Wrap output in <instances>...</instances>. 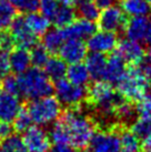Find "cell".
<instances>
[{
  "label": "cell",
  "mask_w": 151,
  "mask_h": 152,
  "mask_svg": "<svg viewBox=\"0 0 151 152\" xmlns=\"http://www.w3.org/2000/svg\"><path fill=\"white\" fill-rule=\"evenodd\" d=\"M58 121L66 132L68 145L79 150L87 148L97 128V120L93 115L84 113L82 106L66 108Z\"/></svg>",
  "instance_id": "1"
},
{
  "label": "cell",
  "mask_w": 151,
  "mask_h": 152,
  "mask_svg": "<svg viewBox=\"0 0 151 152\" xmlns=\"http://www.w3.org/2000/svg\"><path fill=\"white\" fill-rule=\"evenodd\" d=\"M123 99L125 98H122L120 93L109 82L97 80L90 86H87L84 104L90 109L95 110L96 114L103 120L98 124H109L112 123L109 121V119H114V111Z\"/></svg>",
  "instance_id": "2"
},
{
  "label": "cell",
  "mask_w": 151,
  "mask_h": 152,
  "mask_svg": "<svg viewBox=\"0 0 151 152\" xmlns=\"http://www.w3.org/2000/svg\"><path fill=\"white\" fill-rule=\"evenodd\" d=\"M20 97L27 100H36L49 97L55 91L52 81L48 78L46 72L41 69L32 67L17 77Z\"/></svg>",
  "instance_id": "3"
},
{
  "label": "cell",
  "mask_w": 151,
  "mask_h": 152,
  "mask_svg": "<svg viewBox=\"0 0 151 152\" xmlns=\"http://www.w3.org/2000/svg\"><path fill=\"white\" fill-rule=\"evenodd\" d=\"M116 90L126 100L137 103L147 92L148 82L141 68L138 66H128L125 76L116 85Z\"/></svg>",
  "instance_id": "4"
},
{
  "label": "cell",
  "mask_w": 151,
  "mask_h": 152,
  "mask_svg": "<svg viewBox=\"0 0 151 152\" xmlns=\"http://www.w3.org/2000/svg\"><path fill=\"white\" fill-rule=\"evenodd\" d=\"M25 104L29 111L32 122L39 127L56 122L62 112L61 103L52 96L31 100Z\"/></svg>",
  "instance_id": "5"
},
{
  "label": "cell",
  "mask_w": 151,
  "mask_h": 152,
  "mask_svg": "<svg viewBox=\"0 0 151 152\" xmlns=\"http://www.w3.org/2000/svg\"><path fill=\"white\" fill-rule=\"evenodd\" d=\"M121 123L98 124L90 139V149L92 152H120L119 128Z\"/></svg>",
  "instance_id": "6"
},
{
  "label": "cell",
  "mask_w": 151,
  "mask_h": 152,
  "mask_svg": "<svg viewBox=\"0 0 151 152\" xmlns=\"http://www.w3.org/2000/svg\"><path fill=\"white\" fill-rule=\"evenodd\" d=\"M55 92L60 103L66 108L80 107L84 103L87 96V87L76 86L65 78L55 82Z\"/></svg>",
  "instance_id": "7"
},
{
  "label": "cell",
  "mask_w": 151,
  "mask_h": 152,
  "mask_svg": "<svg viewBox=\"0 0 151 152\" xmlns=\"http://www.w3.org/2000/svg\"><path fill=\"white\" fill-rule=\"evenodd\" d=\"M128 16L120 8L116 6H110L102 9L97 20V27L102 31L109 32H125Z\"/></svg>",
  "instance_id": "8"
},
{
  "label": "cell",
  "mask_w": 151,
  "mask_h": 152,
  "mask_svg": "<svg viewBox=\"0 0 151 152\" xmlns=\"http://www.w3.org/2000/svg\"><path fill=\"white\" fill-rule=\"evenodd\" d=\"M125 34L128 39L149 48L151 46V18L141 16L128 19Z\"/></svg>",
  "instance_id": "9"
},
{
  "label": "cell",
  "mask_w": 151,
  "mask_h": 152,
  "mask_svg": "<svg viewBox=\"0 0 151 152\" xmlns=\"http://www.w3.org/2000/svg\"><path fill=\"white\" fill-rule=\"evenodd\" d=\"M8 31L12 37L15 46L18 48L30 50L32 47L39 43V37H37L26 25L25 16L22 13H19L15 18Z\"/></svg>",
  "instance_id": "10"
},
{
  "label": "cell",
  "mask_w": 151,
  "mask_h": 152,
  "mask_svg": "<svg viewBox=\"0 0 151 152\" xmlns=\"http://www.w3.org/2000/svg\"><path fill=\"white\" fill-rule=\"evenodd\" d=\"M117 51L120 53L128 66H140L146 60V51L140 43L130 39H120L117 45Z\"/></svg>",
  "instance_id": "11"
},
{
  "label": "cell",
  "mask_w": 151,
  "mask_h": 152,
  "mask_svg": "<svg viewBox=\"0 0 151 152\" xmlns=\"http://www.w3.org/2000/svg\"><path fill=\"white\" fill-rule=\"evenodd\" d=\"M22 140L29 152H47L50 149V137L39 126L30 127L23 132Z\"/></svg>",
  "instance_id": "12"
},
{
  "label": "cell",
  "mask_w": 151,
  "mask_h": 152,
  "mask_svg": "<svg viewBox=\"0 0 151 152\" xmlns=\"http://www.w3.org/2000/svg\"><path fill=\"white\" fill-rule=\"evenodd\" d=\"M118 37L114 32L109 31H98L90 36L87 40V48L91 52H100V53H108L112 52L118 45Z\"/></svg>",
  "instance_id": "13"
},
{
  "label": "cell",
  "mask_w": 151,
  "mask_h": 152,
  "mask_svg": "<svg viewBox=\"0 0 151 152\" xmlns=\"http://www.w3.org/2000/svg\"><path fill=\"white\" fill-rule=\"evenodd\" d=\"M87 45L79 39H68L59 49L58 55L68 64L81 62L87 57Z\"/></svg>",
  "instance_id": "14"
},
{
  "label": "cell",
  "mask_w": 151,
  "mask_h": 152,
  "mask_svg": "<svg viewBox=\"0 0 151 152\" xmlns=\"http://www.w3.org/2000/svg\"><path fill=\"white\" fill-rule=\"evenodd\" d=\"M127 68H128L127 62L123 60L120 53L114 49L110 53L107 60V67H106L103 80L109 82L110 85L116 86L122 77L125 76Z\"/></svg>",
  "instance_id": "15"
},
{
  "label": "cell",
  "mask_w": 151,
  "mask_h": 152,
  "mask_svg": "<svg viewBox=\"0 0 151 152\" xmlns=\"http://www.w3.org/2000/svg\"><path fill=\"white\" fill-rule=\"evenodd\" d=\"M97 25L92 21H89L86 19H76L71 25L67 26L65 28H60L65 40L68 39H82L89 38L97 31Z\"/></svg>",
  "instance_id": "16"
},
{
  "label": "cell",
  "mask_w": 151,
  "mask_h": 152,
  "mask_svg": "<svg viewBox=\"0 0 151 152\" xmlns=\"http://www.w3.org/2000/svg\"><path fill=\"white\" fill-rule=\"evenodd\" d=\"M20 108L19 98L4 90L0 91V121L8 123L13 122Z\"/></svg>",
  "instance_id": "17"
},
{
  "label": "cell",
  "mask_w": 151,
  "mask_h": 152,
  "mask_svg": "<svg viewBox=\"0 0 151 152\" xmlns=\"http://www.w3.org/2000/svg\"><path fill=\"white\" fill-rule=\"evenodd\" d=\"M107 60V56L100 52H91L86 57V67L88 69L90 78H92L95 81L103 80Z\"/></svg>",
  "instance_id": "18"
},
{
  "label": "cell",
  "mask_w": 151,
  "mask_h": 152,
  "mask_svg": "<svg viewBox=\"0 0 151 152\" xmlns=\"http://www.w3.org/2000/svg\"><path fill=\"white\" fill-rule=\"evenodd\" d=\"M121 10L128 17L150 16L151 4L147 0H119Z\"/></svg>",
  "instance_id": "19"
},
{
  "label": "cell",
  "mask_w": 151,
  "mask_h": 152,
  "mask_svg": "<svg viewBox=\"0 0 151 152\" xmlns=\"http://www.w3.org/2000/svg\"><path fill=\"white\" fill-rule=\"evenodd\" d=\"M9 61L11 71H13L16 75H21L29 69L31 64L29 51L22 48H16L9 55Z\"/></svg>",
  "instance_id": "20"
},
{
  "label": "cell",
  "mask_w": 151,
  "mask_h": 152,
  "mask_svg": "<svg viewBox=\"0 0 151 152\" xmlns=\"http://www.w3.org/2000/svg\"><path fill=\"white\" fill-rule=\"evenodd\" d=\"M67 68L65 60L61 59L59 56L52 55L51 57H49L45 66V72L52 82H57L66 77Z\"/></svg>",
  "instance_id": "21"
},
{
  "label": "cell",
  "mask_w": 151,
  "mask_h": 152,
  "mask_svg": "<svg viewBox=\"0 0 151 152\" xmlns=\"http://www.w3.org/2000/svg\"><path fill=\"white\" fill-rule=\"evenodd\" d=\"M25 21L26 25L28 26V28L37 37H42L48 30L50 29V19H48L41 13H38L37 11L26 13Z\"/></svg>",
  "instance_id": "22"
},
{
  "label": "cell",
  "mask_w": 151,
  "mask_h": 152,
  "mask_svg": "<svg viewBox=\"0 0 151 152\" xmlns=\"http://www.w3.org/2000/svg\"><path fill=\"white\" fill-rule=\"evenodd\" d=\"M119 135L121 144L120 152H141V142L133 134V132L130 130L129 127L120 124Z\"/></svg>",
  "instance_id": "23"
},
{
  "label": "cell",
  "mask_w": 151,
  "mask_h": 152,
  "mask_svg": "<svg viewBox=\"0 0 151 152\" xmlns=\"http://www.w3.org/2000/svg\"><path fill=\"white\" fill-rule=\"evenodd\" d=\"M66 76L69 82L76 86H81V87H87V85L89 83V79H90L88 69L86 67V64L82 62L70 64L67 68Z\"/></svg>",
  "instance_id": "24"
},
{
  "label": "cell",
  "mask_w": 151,
  "mask_h": 152,
  "mask_svg": "<svg viewBox=\"0 0 151 152\" xmlns=\"http://www.w3.org/2000/svg\"><path fill=\"white\" fill-rule=\"evenodd\" d=\"M66 41L62 36L60 28L48 30L46 34L42 36V46L46 48L48 52L51 55H58L59 49Z\"/></svg>",
  "instance_id": "25"
},
{
  "label": "cell",
  "mask_w": 151,
  "mask_h": 152,
  "mask_svg": "<svg viewBox=\"0 0 151 152\" xmlns=\"http://www.w3.org/2000/svg\"><path fill=\"white\" fill-rule=\"evenodd\" d=\"M17 16V9L10 4L9 0H0V32L9 30Z\"/></svg>",
  "instance_id": "26"
},
{
  "label": "cell",
  "mask_w": 151,
  "mask_h": 152,
  "mask_svg": "<svg viewBox=\"0 0 151 152\" xmlns=\"http://www.w3.org/2000/svg\"><path fill=\"white\" fill-rule=\"evenodd\" d=\"M76 19H77L76 9L70 6H61L56 11L55 16L51 20L56 28H65L67 26L71 25Z\"/></svg>",
  "instance_id": "27"
},
{
  "label": "cell",
  "mask_w": 151,
  "mask_h": 152,
  "mask_svg": "<svg viewBox=\"0 0 151 152\" xmlns=\"http://www.w3.org/2000/svg\"><path fill=\"white\" fill-rule=\"evenodd\" d=\"M0 152H29L23 140L19 134H11L1 140Z\"/></svg>",
  "instance_id": "28"
},
{
  "label": "cell",
  "mask_w": 151,
  "mask_h": 152,
  "mask_svg": "<svg viewBox=\"0 0 151 152\" xmlns=\"http://www.w3.org/2000/svg\"><path fill=\"white\" fill-rule=\"evenodd\" d=\"M76 13L80 18L92 22L98 20V17L100 15L98 6L95 2H92V1H81L77 6Z\"/></svg>",
  "instance_id": "29"
},
{
  "label": "cell",
  "mask_w": 151,
  "mask_h": 152,
  "mask_svg": "<svg viewBox=\"0 0 151 152\" xmlns=\"http://www.w3.org/2000/svg\"><path fill=\"white\" fill-rule=\"evenodd\" d=\"M31 123H32V120H31V117L29 114V111L27 109L26 104H23L19 110L17 117L13 120V131L17 132L18 134L23 133L31 127Z\"/></svg>",
  "instance_id": "30"
},
{
  "label": "cell",
  "mask_w": 151,
  "mask_h": 152,
  "mask_svg": "<svg viewBox=\"0 0 151 152\" xmlns=\"http://www.w3.org/2000/svg\"><path fill=\"white\" fill-rule=\"evenodd\" d=\"M30 61L31 64L36 68H45L47 61L49 59V52L42 45L37 43L30 49Z\"/></svg>",
  "instance_id": "31"
},
{
  "label": "cell",
  "mask_w": 151,
  "mask_h": 152,
  "mask_svg": "<svg viewBox=\"0 0 151 152\" xmlns=\"http://www.w3.org/2000/svg\"><path fill=\"white\" fill-rule=\"evenodd\" d=\"M129 128L139 140H143L151 133V119H136Z\"/></svg>",
  "instance_id": "32"
},
{
  "label": "cell",
  "mask_w": 151,
  "mask_h": 152,
  "mask_svg": "<svg viewBox=\"0 0 151 152\" xmlns=\"http://www.w3.org/2000/svg\"><path fill=\"white\" fill-rule=\"evenodd\" d=\"M136 111L139 118L151 119V90L148 89L142 98L136 103Z\"/></svg>",
  "instance_id": "33"
},
{
  "label": "cell",
  "mask_w": 151,
  "mask_h": 152,
  "mask_svg": "<svg viewBox=\"0 0 151 152\" xmlns=\"http://www.w3.org/2000/svg\"><path fill=\"white\" fill-rule=\"evenodd\" d=\"M20 13L34 12L39 9V0H9Z\"/></svg>",
  "instance_id": "34"
},
{
  "label": "cell",
  "mask_w": 151,
  "mask_h": 152,
  "mask_svg": "<svg viewBox=\"0 0 151 152\" xmlns=\"http://www.w3.org/2000/svg\"><path fill=\"white\" fill-rule=\"evenodd\" d=\"M0 87H2V90L6 92L13 94L16 97H20V90H19V85H18L17 77L15 76H8L6 77L4 79L1 80L0 82Z\"/></svg>",
  "instance_id": "35"
},
{
  "label": "cell",
  "mask_w": 151,
  "mask_h": 152,
  "mask_svg": "<svg viewBox=\"0 0 151 152\" xmlns=\"http://www.w3.org/2000/svg\"><path fill=\"white\" fill-rule=\"evenodd\" d=\"M58 8V0H39V9L41 15L48 19H52Z\"/></svg>",
  "instance_id": "36"
},
{
  "label": "cell",
  "mask_w": 151,
  "mask_h": 152,
  "mask_svg": "<svg viewBox=\"0 0 151 152\" xmlns=\"http://www.w3.org/2000/svg\"><path fill=\"white\" fill-rule=\"evenodd\" d=\"M10 71H11V68H10V61H9V52L0 50V82L8 76Z\"/></svg>",
  "instance_id": "37"
},
{
  "label": "cell",
  "mask_w": 151,
  "mask_h": 152,
  "mask_svg": "<svg viewBox=\"0 0 151 152\" xmlns=\"http://www.w3.org/2000/svg\"><path fill=\"white\" fill-rule=\"evenodd\" d=\"M15 47L16 46L13 42V39L8 30L0 32V50L10 52L15 49Z\"/></svg>",
  "instance_id": "38"
},
{
  "label": "cell",
  "mask_w": 151,
  "mask_h": 152,
  "mask_svg": "<svg viewBox=\"0 0 151 152\" xmlns=\"http://www.w3.org/2000/svg\"><path fill=\"white\" fill-rule=\"evenodd\" d=\"M13 132V127L8 122L0 121V140H4L11 135Z\"/></svg>",
  "instance_id": "39"
},
{
  "label": "cell",
  "mask_w": 151,
  "mask_h": 152,
  "mask_svg": "<svg viewBox=\"0 0 151 152\" xmlns=\"http://www.w3.org/2000/svg\"><path fill=\"white\" fill-rule=\"evenodd\" d=\"M139 67L141 68L143 75H144V77H146V80H147L148 85L151 86V64H148L147 57H146V60H144Z\"/></svg>",
  "instance_id": "40"
},
{
  "label": "cell",
  "mask_w": 151,
  "mask_h": 152,
  "mask_svg": "<svg viewBox=\"0 0 151 152\" xmlns=\"http://www.w3.org/2000/svg\"><path fill=\"white\" fill-rule=\"evenodd\" d=\"M49 152H76L75 149L68 144H54L49 149Z\"/></svg>",
  "instance_id": "41"
},
{
  "label": "cell",
  "mask_w": 151,
  "mask_h": 152,
  "mask_svg": "<svg viewBox=\"0 0 151 152\" xmlns=\"http://www.w3.org/2000/svg\"><path fill=\"white\" fill-rule=\"evenodd\" d=\"M141 141V152H151V133Z\"/></svg>",
  "instance_id": "42"
},
{
  "label": "cell",
  "mask_w": 151,
  "mask_h": 152,
  "mask_svg": "<svg viewBox=\"0 0 151 152\" xmlns=\"http://www.w3.org/2000/svg\"><path fill=\"white\" fill-rule=\"evenodd\" d=\"M116 0H95V4L98 6L99 9H105L108 8L110 6H112L114 4Z\"/></svg>",
  "instance_id": "43"
},
{
  "label": "cell",
  "mask_w": 151,
  "mask_h": 152,
  "mask_svg": "<svg viewBox=\"0 0 151 152\" xmlns=\"http://www.w3.org/2000/svg\"><path fill=\"white\" fill-rule=\"evenodd\" d=\"M58 2L62 4L63 6H70V7H72V6H75L77 4V0H58Z\"/></svg>",
  "instance_id": "44"
},
{
  "label": "cell",
  "mask_w": 151,
  "mask_h": 152,
  "mask_svg": "<svg viewBox=\"0 0 151 152\" xmlns=\"http://www.w3.org/2000/svg\"><path fill=\"white\" fill-rule=\"evenodd\" d=\"M146 57H147L148 61L151 64V46L148 48V51H147V53H146Z\"/></svg>",
  "instance_id": "45"
},
{
  "label": "cell",
  "mask_w": 151,
  "mask_h": 152,
  "mask_svg": "<svg viewBox=\"0 0 151 152\" xmlns=\"http://www.w3.org/2000/svg\"><path fill=\"white\" fill-rule=\"evenodd\" d=\"M80 152H92V151H91V149L84 148V149H81V151H80Z\"/></svg>",
  "instance_id": "46"
},
{
  "label": "cell",
  "mask_w": 151,
  "mask_h": 152,
  "mask_svg": "<svg viewBox=\"0 0 151 152\" xmlns=\"http://www.w3.org/2000/svg\"><path fill=\"white\" fill-rule=\"evenodd\" d=\"M147 1H148V2H149V4H151V0H147Z\"/></svg>",
  "instance_id": "47"
},
{
  "label": "cell",
  "mask_w": 151,
  "mask_h": 152,
  "mask_svg": "<svg viewBox=\"0 0 151 152\" xmlns=\"http://www.w3.org/2000/svg\"><path fill=\"white\" fill-rule=\"evenodd\" d=\"M81 1H91V0H81Z\"/></svg>",
  "instance_id": "48"
}]
</instances>
